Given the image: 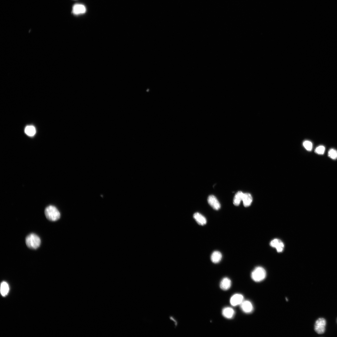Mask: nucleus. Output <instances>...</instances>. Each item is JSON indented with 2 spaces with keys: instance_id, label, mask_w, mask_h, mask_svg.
<instances>
[{
  "instance_id": "nucleus-8",
  "label": "nucleus",
  "mask_w": 337,
  "mask_h": 337,
  "mask_svg": "<svg viewBox=\"0 0 337 337\" xmlns=\"http://www.w3.org/2000/svg\"><path fill=\"white\" fill-rule=\"evenodd\" d=\"M208 201L209 204L214 210H218L220 208V204L215 196L211 195L209 196L208 198Z\"/></svg>"
},
{
  "instance_id": "nucleus-17",
  "label": "nucleus",
  "mask_w": 337,
  "mask_h": 337,
  "mask_svg": "<svg viewBox=\"0 0 337 337\" xmlns=\"http://www.w3.org/2000/svg\"><path fill=\"white\" fill-rule=\"evenodd\" d=\"M25 131L28 135L30 136H34L36 133L35 127L32 126H27L25 128Z\"/></svg>"
},
{
  "instance_id": "nucleus-10",
  "label": "nucleus",
  "mask_w": 337,
  "mask_h": 337,
  "mask_svg": "<svg viewBox=\"0 0 337 337\" xmlns=\"http://www.w3.org/2000/svg\"><path fill=\"white\" fill-rule=\"evenodd\" d=\"M235 312L233 308L230 307H226L223 309L222 314L224 317L228 319H231L233 318Z\"/></svg>"
},
{
  "instance_id": "nucleus-9",
  "label": "nucleus",
  "mask_w": 337,
  "mask_h": 337,
  "mask_svg": "<svg viewBox=\"0 0 337 337\" xmlns=\"http://www.w3.org/2000/svg\"><path fill=\"white\" fill-rule=\"evenodd\" d=\"M86 7L82 4H75L73 8V13L75 15L83 14L86 12Z\"/></svg>"
},
{
  "instance_id": "nucleus-7",
  "label": "nucleus",
  "mask_w": 337,
  "mask_h": 337,
  "mask_svg": "<svg viewBox=\"0 0 337 337\" xmlns=\"http://www.w3.org/2000/svg\"><path fill=\"white\" fill-rule=\"evenodd\" d=\"M270 245L272 247L276 248L278 252H281L284 249V245L283 243L278 239L273 240L270 243Z\"/></svg>"
},
{
  "instance_id": "nucleus-3",
  "label": "nucleus",
  "mask_w": 337,
  "mask_h": 337,
  "mask_svg": "<svg viewBox=\"0 0 337 337\" xmlns=\"http://www.w3.org/2000/svg\"><path fill=\"white\" fill-rule=\"evenodd\" d=\"M266 276V272L263 267H258L255 268L252 273L251 277L253 280L257 282L262 281Z\"/></svg>"
},
{
  "instance_id": "nucleus-11",
  "label": "nucleus",
  "mask_w": 337,
  "mask_h": 337,
  "mask_svg": "<svg viewBox=\"0 0 337 337\" xmlns=\"http://www.w3.org/2000/svg\"><path fill=\"white\" fill-rule=\"evenodd\" d=\"M231 286V281L230 279L228 278H225L221 281L220 286L223 290H227L230 288Z\"/></svg>"
},
{
  "instance_id": "nucleus-18",
  "label": "nucleus",
  "mask_w": 337,
  "mask_h": 337,
  "mask_svg": "<svg viewBox=\"0 0 337 337\" xmlns=\"http://www.w3.org/2000/svg\"><path fill=\"white\" fill-rule=\"evenodd\" d=\"M328 155L329 158L333 160L337 159V151L336 150L331 149L329 150Z\"/></svg>"
},
{
  "instance_id": "nucleus-1",
  "label": "nucleus",
  "mask_w": 337,
  "mask_h": 337,
  "mask_svg": "<svg viewBox=\"0 0 337 337\" xmlns=\"http://www.w3.org/2000/svg\"><path fill=\"white\" fill-rule=\"evenodd\" d=\"M26 244L28 248L36 249L39 247L41 241L39 237L35 234L28 235L26 238Z\"/></svg>"
},
{
  "instance_id": "nucleus-6",
  "label": "nucleus",
  "mask_w": 337,
  "mask_h": 337,
  "mask_svg": "<svg viewBox=\"0 0 337 337\" xmlns=\"http://www.w3.org/2000/svg\"><path fill=\"white\" fill-rule=\"evenodd\" d=\"M240 306L242 310L246 314H250L254 310L252 303L248 300H244Z\"/></svg>"
},
{
  "instance_id": "nucleus-16",
  "label": "nucleus",
  "mask_w": 337,
  "mask_h": 337,
  "mask_svg": "<svg viewBox=\"0 0 337 337\" xmlns=\"http://www.w3.org/2000/svg\"><path fill=\"white\" fill-rule=\"evenodd\" d=\"M9 291V287L8 284L6 282H2L1 285V292L2 296L4 297L7 295Z\"/></svg>"
},
{
  "instance_id": "nucleus-14",
  "label": "nucleus",
  "mask_w": 337,
  "mask_h": 337,
  "mask_svg": "<svg viewBox=\"0 0 337 337\" xmlns=\"http://www.w3.org/2000/svg\"><path fill=\"white\" fill-rule=\"evenodd\" d=\"M244 193L241 191L237 192L234 198L233 203L235 206H238L241 201H242Z\"/></svg>"
},
{
  "instance_id": "nucleus-4",
  "label": "nucleus",
  "mask_w": 337,
  "mask_h": 337,
  "mask_svg": "<svg viewBox=\"0 0 337 337\" xmlns=\"http://www.w3.org/2000/svg\"><path fill=\"white\" fill-rule=\"evenodd\" d=\"M326 321L324 318H321L318 319L316 321L314 329L316 333L318 334H322L324 333Z\"/></svg>"
},
{
  "instance_id": "nucleus-15",
  "label": "nucleus",
  "mask_w": 337,
  "mask_h": 337,
  "mask_svg": "<svg viewBox=\"0 0 337 337\" xmlns=\"http://www.w3.org/2000/svg\"><path fill=\"white\" fill-rule=\"evenodd\" d=\"M252 201V197L250 194L249 193H244L242 201L245 207H248L250 206Z\"/></svg>"
},
{
  "instance_id": "nucleus-13",
  "label": "nucleus",
  "mask_w": 337,
  "mask_h": 337,
  "mask_svg": "<svg viewBox=\"0 0 337 337\" xmlns=\"http://www.w3.org/2000/svg\"><path fill=\"white\" fill-rule=\"evenodd\" d=\"M222 258V255L219 251H215L211 255V259L212 261L215 264L220 262Z\"/></svg>"
},
{
  "instance_id": "nucleus-20",
  "label": "nucleus",
  "mask_w": 337,
  "mask_h": 337,
  "mask_svg": "<svg viewBox=\"0 0 337 337\" xmlns=\"http://www.w3.org/2000/svg\"><path fill=\"white\" fill-rule=\"evenodd\" d=\"M325 150V147L324 146H320L317 148L315 150L316 153L318 154L323 155L324 153Z\"/></svg>"
},
{
  "instance_id": "nucleus-5",
  "label": "nucleus",
  "mask_w": 337,
  "mask_h": 337,
  "mask_svg": "<svg viewBox=\"0 0 337 337\" xmlns=\"http://www.w3.org/2000/svg\"><path fill=\"white\" fill-rule=\"evenodd\" d=\"M244 301V297L240 294L237 293L232 295L230 299V303L232 306L235 307L240 305Z\"/></svg>"
},
{
  "instance_id": "nucleus-19",
  "label": "nucleus",
  "mask_w": 337,
  "mask_h": 337,
  "mask_svg": "<svg viewBox=\"0 0 337 337\" xmlns=\"http://www.w3.org/2000/svg\"><path fill=\"white\" fill-rule=\"evenodd\" d=\"M303 145L304 147L307 150L311 151L312 150L313 145L311 141H305L303 142Z\"/></svg>"
},
{
  "instance_id": "nucleus-12",
  "label": "nucleus",
  "mask_w": 337,
  "mask_h": 337,
  "mask_svg": "<svg viewBox=\"0 0 337 337\" xmlns=\"http://www.w3.org/2000/svg\"><path fill=\"white\" fill-rule=\"evenodd\" d=\"M193 217L199 225H203L206 224L207 221L206 218L200 213H195Z\"/></svg>"
},
{
  "instance_id": "nucleus-2",
  "label": "nucleus",
  "mask_w": 337,
  "mask_h": 337,
  "mask_svg": "<svg viewBox=\"0 0 337 337\" xmlns=\"http://www.w3.org/2000/svg\"><path fill=\"white\" fill-rule=\"evenodd\" d=\"M45 214L47 219L52 221L58 220L60 217L59 211L57 208L53 206H49L46 208Z\"/></svg>"
}]
</instances>
